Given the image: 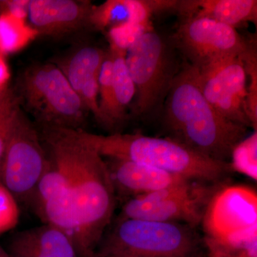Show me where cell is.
I'll return each mask as SVG.
<instances>
[{
	"mask_svg": "<svg viewBox=\"0 0 257 257\" xmlns=\"http://www.w3.org/2000/svg\"><path fill=\"white\" fill-rule=\"evenodd\" d=\"M40 137L69 182L79 229L77 254L92 256L114 211L116 191L106 162L76 130L45 126Z\"/></svg>",
	"mask_w": 257,
	"mask_h": 257,
	"instance_id": "cell-1",
	"label": "cell"
},
{
	"mask_svg": "<svg viewBox=\"0 0 257 257\" xmlns=\"http://www.w3.org/2000/svg\"><path fill=\"white\" fill-rule=\"evenodd\" d=\"M161 115L171 135L168 138L219 162H229L233 149L246 138L247 128L221 116L204 97L197 69L185 60Z\"/></svg>",
	"mask_w": 257,
	"mask_h": 257,
	"instance_id": "cell-2",
	"label": "cell"
},
{
	"mask_svg": "<svg viewBox=\"0 0 257 257\" xmlns=\"http://www.w3.org/2000/svg\"><path fill=\"white\" fill-rule=\"evenodd\" d=\"M77 132L102 157L143 164L190 181L214 182L231 170L229 162L211 160L170 138H153L141 133L104 136L83 130Z\"/></svg>",
	"mask_w": 257,
	"mask_h": 257,
	"instance_id": "cell-3",
	"label": "cell"
},
{
	"mask_svg": "<svg viewBox=\"0 0 257 257\" xmlns=\"http://www.w3.org/2000/svg\"><path fill=\"white\" fill-rule=\"evenodd\" d=\"M170 37L152 29L125 56L128 73L136 88L134 113L144 119L161 115L172 82L182 62Z\"/></svg>",
	"mask_w": 257,
	"mask_h": 257,
	"instance_id": "cell-4",
	"label": "cell"
},
{
	"mask_svg": "<svg viewBox=\"0 0 257 257\" xmlns=\"http://www.w3.org/2000/svg\"><path fill=\"white\" fill-rule=\"evenodd\" d=\"M24 104L44 126L80 130L88 111L60 69L53 64L27 69L15 91Z\"/></svg>",
	"mask_w": 257,
	"mask_h": 257,
	"instance_id": "cell-5",
	"label": "cell"
},
{
	"mask_svg": "<svg viewBox=\"0 0 257 257\" xmlns=\"http://www.w3.org/2000/svg\"><path fill=\"white\" fill-rule=\"evenodd\" d=\"M199 248V239L189 225L120 218L95 251L135 257H196Z\"/></svg>",
	"mask_w": 257,
	"mask_h": 257,
	"instance_id": "cell-6",
	"label": "cell"
},
{
	"mask_svg": "<svg viewBox=\"0 0 257 257\" xmlns=\"http://www.w3.org/2000/svg\"><path fill=\"white\" fill-rule=\"evenodd\" d=\"M47 164L40 134L20 106L0 162V182L17 200L30 202Z\"/></svg>",
	"mask_w": 257,
	"mask_h": 257,
	"instance_id": "cell-7",
	"label": "cell"
},
{
	"mask_svg": "<svg viewBox=\"0 0 257 257\" xmlns=\"http://www.w3.org/2000/svg\"><path fill=\"white\" fill-rule=\"evenodd\" d=\"M207 244L239 242L257 236V195L245 186H229L211 198L202 218Z\"/></svg>",
	"mask_w": 257,
	"mask_h": 257,
	"instance_id": "cell-8",
	"label": "cell"
},
{
	"mask_svg": "<svg viewBox=\"0 0 257 257\" xmlns=\"http://www.w3.org/2000/svg\"><path fill=\"white\" fill-rule=\"evenodd\" d=\"M179 55L200 70L217 61L239 56L247 41L236 29L207 18L181 20L170 37Z\"/></svg>",
	"mask_w": 257,
	"mask_h": 257,
	"instance_id": "cell-9",
	"label": "cell"
},
{
	"mask_svg": "<svg viewBox=\"0 0 257 257\" xmlns=\"http://www.w3.org/2000/svg\"><path fill=\"white\" fill-rule=\"evenodd\" d=\"M207 195L205 189L191 182L172 186L132 198L123 206L120 218L184 222L194 226L202 220Z\"/></svg>",
	"mask_w": 257,
	"mask_h": 257,
	"instance_id": "cell-10",
	"label": "cell"
},
{
	"mask_svg": "<svg viewBox=\"0 0 257 257\" xmlns=\"http://www.w3.org/2000/svg\"><path fill=\"white\" fill-rule=\"evenodd\" d=\"M197 71L201 90L215 110L231 122L251 127L246 111L247 78L240 56L223 59Z\"/></svg>",
	"mask_w": 257,
	"mask_h": 257,
	"instance_id": "cell-11",
	"label": "cell"
},
{
	"mask_svg": "<svg viewBox=\"0 0 257 257\" xmlns=\"http://www.w3.org/2000/svg\"><path fill=\"white\" fill-rule=\"evenodd\" d=\"M93 8L89 1L31 0L28 17L39 35L61 36L89 26Z\"/></svg>",
	"mask_w": 257,
	"mask_h": 257,
	"instance_id": "cell-12",
	"label": "cell"
},
{
	"mask_svg": "<svg viewBox=\"0 0 257 257\" xmlns=\"http://www.w3.org/2000/svg\"><path fill=\"white\" fill-rule=\"evenodd\" d=\"M109 160L106 164L115 191L119 190L133 197L192 182L181 176L143 164L115 159Z\"/></svg>",
	"mask_w": 257,
	"mask_h": 257,
	"instance_id": "cell-13",
	"label": "cell"
},
{
	"mask_svg": "<svg viewBox=\"0 0 257 257\" xmlns=\"http://www.w3.org/2000/svg\"><path fill=\"white\" fill-rule=\"evenodd\" d=\"M181 20L207 18L235 29L257 22L256 0H178Z\"/></svg>",
	"mask_w": 257,
	"mask_h": 257,
	"instance_id": "cell-14",
	"label": "cell"
},
{
	"mask_svg": "<svg viewBox=\"0 0 257 257\" xmlns=\"http://www.w3.org/2000/svg\"><path fill=\"white\" fill-rule=\"evenodd\" d=\"M8 252L11 257H79L72 241L48 224L15 234Z\"/></svg>",
	"mask_w": 257,
	"mask_h": 257,
	"instance_id": "cell-15",
	"label": "cell"
},
{
	"mask_svg": "<svg viewBox=\"0 0 257 257\" xmlns=\"http://www.w3.org/2000/svg\"><path fill=\"white\" fill-rule=\"evenodd\" d=\"M106 52L95 47H83L65 59L60 69L74 91L79 94L89 79L99 76Z\"/></svg>",
	"mask_w": 257,
	"mask_h": 257,
	"instance_id": "cell-16",
	"label": "cell"
},
{
	"mask_svg": "<svg viewBox=\"0 0 257 257\" xmlns=\"http://www.w3.org/2000/svg\"><path fill=\"white\" fill-rule=\"evenodd\" d=\"M112 55V92L116 126L126 119V108L136 95V88L128 73L125 56L126 52L110 48Z\"/></svg>",
	"mask_w": 257,
	"mask_h": 257,
	"instance_id": "cell-17",
	"label": "cell"
},
{
	"mask_svg": "<svg viewBox=\"0 0 257 257\" xmlns=\"http://www.w3.org/2000/svg\"><path fill=\"white\" fill-rule=\"evenodd\" d=\"M38 32L25 20L0 13V54L8 55L23 50L36 38Z\"/></svg>",
	"mask_w": 257,
	"mask_h": 257,
	"instance_id": "cell-18",
	"label": "cell"
},
{
	"mask_svg": "<svg viewBox=\"0 0 257 257\" xmlns=\"http://www.w3.org/2000/svg\"><path fill=\"white\" fill-rule=\"evenodd\" d=\"M247 45L246 50L240 55L244 66L246 78V111L251 127L256 131L257 128V50L256 37L246 38Z\"/></svg>",
	"mask_w": 257,
	"mask_h": 257,
	"instance_id": "cell-19",
	"label": "cell"
},
{
	"mask_svg": "<svg viewBox=\"0 0 257 257\" xmlns=\"http://www.w3.org/2000/svg\"><path fill=\"white\" fill-rule=\"evenodd\" d=\"M231 170L257 180V133L239 142L231 152Z\"/></svg>",
	"mask_w": 257,
	"mask_h": 257,
	"instance_id": "cell-20",
	"label": "cell"
},
{
	"mask_svg": "<svg viewBox=\"0 0 257 257\" xmlns=\"http://www.w3.org/2000/svg\"><path fill=\"white\" fill-rule=\"evenodd\" d=\"M127 21L124 0H108L94 6L89 18V26L98 30L111 28Z\"/></svg>",
	"mask_w": 257,
	"mask_h": 257,
	"instance_id": "cell-21",
	"label": "cell"
},
{
	"mask_svg": "<svg viewBox=\"0 0 257 257\" xmlns=\"http://www.w3.org/2000/svg\"><path fill=\"white\" fill-rule=\"evenodd\" d=\"M152 24L142 25L124 22L109 28L108 32L110 48L126 52L142 37L150 31Z\"/></svg>",
	"mask_w": 257,
	"mask_h": 257,
	"instance_id": "cell-22",
	"label": "cell"
},
{
	"mask_svg": "<svg viewBox=\"0 0 257 257\" xmlns=\"http://www.w3.org/2000/svg\"><path fill=\"white\" fill-rule=\"evenodd\" d=\"M20 104L15 89L6 87L0 90V162Z\"/></svg>",
	"mask_w": 257,
	"mask_h": 257,
	"instance_id": "cell-23",
	"label": "cell"
},
{
	"mask_svg": "<svg viewBox=\"0 0 257 257\" xmlns=\"http://www.w3.org/2000/svg\"><path fill=\"white\" fill-rule=\"evenodd\" d=\"M20 218L17 199L0 182V234L14 229Z\"/></svg>",
	"mask_w": 257,
	"mask_h": 257,
	"instance_id": "cell-24",
	"label": "cell"
},
{
	"mask_svg": "<svg viewBox=\"0 0 257 257\" xmlns=\"http://www.w3.org/2000/svg\"><path fill=\"white\" fill-rule=\"evenodd\" d=\"M29 3L28 0L0 1V12L25 20L28 16Z\"/></svg>",
	"mask_w": 257,
	"mask_h": 257,
	"instance_id": "cell-25",
	"label": "cell"
},
{
	"mask_svg": "<svg viewBox=\"0 0 257 257\" xmlns=\"http://www.w3.org/2000/svg\"><path fill=\"white\" fill-rule=\"evenodd\" d=\"M10 77L9 68L4 58V55L0 54V90L6 87Z\"/></svg>",
	"mask_w": 257,
	"mask_h": 257,
	"instance_id": "cell-26",
	"label": "cell"
},
{
	"mask_svg": "<svg viewBox=\"0 0 257 257\" xmlns=\"http://www.w3.org/2000/svg\"><path fill=\"white\" fill-rule=\"evenodd\" d=\"M89 257H135L131 256H126V255L121 254H111V253H103L95 251L92 256Z\"/></svg>",
	"mask_w": 257,
	"mask_h": 257,
	"instance_id": "cell-27",
	"label": "cell"
},
{
	"mask_svg": "<svg viewBox=\"0 0 257 257\" xmlns=\"http://www.w3.org/2000/svg\"><path fill=\"white\" fill-rule=\"evenodd\" d=\"M0 257H11L8 251H5L1 246H0Z\"/></svg>",
	"mask_w": 257,
	"mask_h": 257,
	"instance_id": "cell-28",
	"label": "cell"
}]
</instances>
